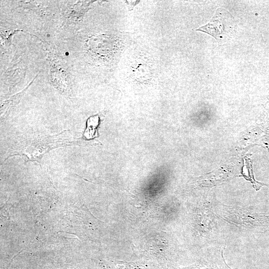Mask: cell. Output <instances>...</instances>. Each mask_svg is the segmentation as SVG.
Masks as SVG:
<instances>
[{"label":"cell","instance_id":"6da1fadb","mask_svg":"<svg viewBox=\"0 0 269 269\" xmlns=\"http://www.w3.org/2000/svg\"><path fill=\"white\" fill-rule=\"evenodd\" d=\"M230 13L224 9L219 8L212 19L206 25L200 27L197 30H200L209 33L216 39H219L223 36V34L229 32L226 30L228 24L226 18Z\"/></svg>","mask_w":269,"mask_h":269},{"label":"cell","instance_id":"7a4b0ae2","mask_svg":"<svg viewBox=\"0 0 269 269\" xmlns=\"http://www.w3.org/2000/svg\"><path fill=\"white\" fill-rule=\"evenodd\" d=\"M68 53H66V55H68Z\"/></svg>","mask_w":269,"mask_h":269}]
</instances>
